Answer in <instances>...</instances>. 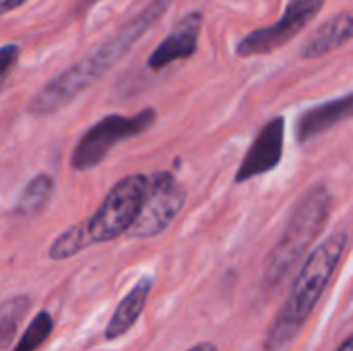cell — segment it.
Returning <instances> with one entry per match:
<instances>
[{
	"label": "cell",
	"mask_w": 353,
	"mask_h": 351,
	"mask_svg": "<svg viewBox=\"0 0 353 351\" xmlns=\"http://www.w3.org/2000/svg\"><path fill=\"white\" fill-rule=\"evenodd\" d=\"M174 0H151L141 12L130 17L116 33L93 48L85 58L52 77L27 103L33 116H46L72 103L83 91L91 89L147 31L161 19Z\"/></svg>",
	"instance_id": "1"
},
{
	"label": "cell",
	"mask_w": 353,
	"mask_h": 351,
	"mask_svg": "<svg viewBox=\"0 0 353 351\" xmlns=\"http://www.w3.org/2000/svg\"><path fill=\"white\" fill-rule=\"evenodd\" d=\"M345 248H347V234L337 232L310 252V257L304 261L292 285L285 304L281 306L269 333L265 335L263 350L283 351L296 339V335L302 331V327L314 312L316 304L321 302L325 290L329 288L343 259Z\"/></svg>",
	"instance_id": "2"
},
{
	"label": "cell",
	"mask_w": 353,
	"mask_h": 351,
	"mask_svg": "<svg viewBox=\"0 0 353 351\" xmlns=\"http://www.w3.org/2000/svg\"><path fill=\"white\" fill-rule=\"evenodd\" d=\"M331 211V194L325 186H312L296 205L277 246L273 248L267 269L265 283L267 288L279 285L298 261L306 254L310 244L323 232Z\"/></svg>",
	"instance_id": "3"
},
{
	"label": "cell",
	"mask_w": 353,
	"mask_h": 351,
	"mask_svg": "<svg viewBox=\"0 0 353 351\" xmlns=\"http://www.w3.org/2000/svg\"><path fill=\"white\" fill-rule=\"evenodd\" d=\"M147 190L149 178L145 174H130L118 180L87 221L93 244H103L130 232L143 209Z\"/></svg>",
	"instance_id": "4"
},
{
	"label": "cell",
	"mask_w": 353,
	"mask_h": 351,
	"mask_svg": "<svg viewBox=\"0 0 353 351\" xmlns=\"http://www.w3.org/2000/svg\"><path fill=\"white\" fill-rule=\"evenodd\" d=\"M155 118H157V114L153 108L141 110L134 116L110 114V116L101 118L87 132H83V137L74 145L70 166L77 172L93 170L95 166L105 161V157L110 155L114 145H120L128 139L143 134L145 130H149L155 124Z\"/></svg>",
	"instance_id": "5"
},
{
	"label": "cell",
	"mask_w": 353,
	"mask_h": 351,
	"mask_svg": "<svg viewBox=\"0 0 353 351\" xmlns=\"http://www.w3.org/2000/svg\"><path fill=\"white\" fill-rule=\"evenodd\" d=\"M325 2L327 0H290L279 21L244 35L236 43V54L240 58L273 54L306 29L319 17Z\"/></svg>",
	"instance_id": "6"
},
{
	"label": "cell",
	"mask_w": 353,
	"mask_h": 351,
	"mask_svg": "<svg viewBox=\"0 0 353 351\" xmlns=\"http://www.w3.org/2000/svg\"><path fill=\"white\" fill-rule=\"evenodd\" d=\"M186 203L184 186L170 172H155L149 178V190L143 209L130 228L132 238H155L170 228Z\"/></svg>",
	"instance_id": "7"
},
{
	"label": "cell",
	"mask_w": 353,
	"mask_h": 351,
	"mask_svg": "<svg viewBox=\"0 0 353 351\" xmlns=\"http://www.w3.org/2000/svg\"><path fill=\"white\" fill-rule=\"evenodd\" d=\"M283 143H285V120L283 116H275L259 130L256 139L252 141L248 153L244 155L236 172V184L273 172L283 159Z\"/></svg>",
	"instance_id": "8"
},
{
	"label": "cell",
	"mask_w": 353,
	"mask_h": 351,
	"mask_svg": "<svg viewBox=\"0 0 353 351\" xmlns=\"http://www.w3.org/2000/svg\"><path fill=\"white\" fill-rule=\"evenodd\" d=\"M201 27H203V14L201 12H188L170 31V35L153 50V54L147 60V66L151 70H161L176 60L190 58L199 48Z\"/></svg>",
	"instance_id": "9"
},
{
	"label": "cell",
	"mask_w": 353,
	"mask_h": 351,
	"mask_svg": "<svg viewBox=\"0 0 353 351\" xmlns=\"http://www.w3.org/2000/svg\"><path fill=\"white\" fill-rule=\"evenodd\" d=\"M353 118V91L341 97L329 99L321 106L306 110L296 122V139L298 143H308L310 139L339 126L345 120Z\"/></svg>",
	"instance_id": "10"
},
{
	"label": "cell",
	"mask_w": 353,
	"mask_h": 351,
	"mask_svg": "<svg viewBox=\"0 0 353 351\" xmlns=\"http://www.w3.org/2000/svg\"><path fill=\"white\" fill-rule=\"evenodd\" d=\"M350 39H353V10H341L327 23H323L314 31V35L302 46V58L310 60L327 56L345 46Z\"/></svg>",
	"instance_id": "11"
},
{
	"label": "cell",
	"mask_w": 353,
	"mask_h": 351,
	"mask_svg": "<svg viewBox=\"0 0 353 351\" xmlns=\"http://www.w3.org/2000/svg\"><path fill=\"white\" fill-rule=\"evenodd\" d=\"M151 288H153V279L149 275H145L120 300V304L112 312V317L108 321V327H105V339L108 341H116V339H120L122 335H126L132 329V325L139 321V317L145 310Z\"/></svg>",
	"instance_id": "12"
},
{
	"label": "cell",
	"mask_w": 353,
	"mask_h": 351,
	"mask_svg": "<svg viewBox=\"0 0 353 351\" xmlns=\"http://www.w3.org/2000/svg\"><path fill=\"white\" fill-rule=\"evenodd\" d=\"M52 197H54V178L41 172L25 184L23 192L17 199L14 213L21 217H35L50 205Z\"/></svg>",
	"instance_id": "13"
},
{
	"label": "cell",
	"mask_w": 353,
	"mask_h": 351,
	"mask_svg": "<svg viewBox=\"0 0 353 351\" xmlns=\"http://www.w3.org/2000/svg\"><path fill=\"white\" fill-rule=\"evenodd\" d=\"M29 304L31 300L27 296H12L2 302L0 306V348L2 350L10 348L21 321L29 310Z\"/></svg>",
	"instance_id": "14"
},
{
	"label": "cell",
	"mask_w": 353,
	"mask_h": 351,
	"mask_svg": "<svg viewBox=\"0 0 353 351\" xmlns=\"http://www.w3.org/2000/svg\"><path fill=\"white\" fill-rule=\"evenodd\" d=\"M91 244H93V240L89 236L87 221H85V223H77V225L68 228L66 232H62L54 240V244L50 246L48 254H50L52 261H66V259L79 254L81 250H85Z\"/></svg>",
	"instance_id": "15"
},
{
	"label": "cell",
	"mask_w": 353,
	"mask_h": 351,
	"mask_svg": "<svg viewBox=\"0 0 353 351\" xmlns=\"http://www.w3.org/2000/svg\"><path fill=\"white\" fill-rule=\"evenodd\" d=\"M54 329V321L50 317V312H39L35 314V319L31 321V325L27 327V331L21 335L17 348L12 351H35L43 345V341L50 337Z\"/></svg>",
	"instance_id": "16"
},
{
	"label": "cell",
	"mask_w": 353,
	"mask_h": 351,
	"mask_svg": "<svg viewBox=\"0 0 353 351\" xmlns=\"http://www.w3.org/2000/svg\"><path fill=\"white\" fill-rule=\"evenodd\" d=\"M17 60H19V46L17 43H6L0 48V81L2 83H6Z\"/></svg>",
	"instance_id": "17"
},
{
	"label": "cell",
	"mask_w": 353,
	"mask_h": 351,
	"mask_svg": "<svg viewBox=\"0 0 353 351\" xmlns=\"http://www.w3.org/2000/svg\"><path fill=\"white\" fill-rule=\"evenodd\" d=\"M25 2H27V0H0V12L6 14V12H10V10H14V8L23 6Z\"/></svg>",
	"instance_id": "18"
},
{
	"label": "cell",
	"mask_w": 353,
	"mask_h": 351,
	"mask_svg": "<svg viewBox=\"0 0 353 351\" xmlns=\"http://www.w3.org/2000/svg\"><path fill=\"white\" fill-rule=\"evenodd\" d=\"M188 351H217V348L213 345V343H209V341H205V343H199V345H194V348H190Z\"/></svg>",
	"instance_id": "19"
},
{
	"label": "cell",
	"mask_w": 353,
	"mask_h": 351,
	"mask_svg": "<svg viewBox=\"0 0 353 351\" xmlns=\"http://www.w3.org/2000/svg\"><path fill=\"white\" fill-rule=\"evenodd\" d=\"M337 351H353V335L352 337H347V339L337 348Z\"/></svg>",
	"instance_id": "20"
}]
</instances>
